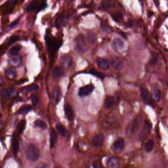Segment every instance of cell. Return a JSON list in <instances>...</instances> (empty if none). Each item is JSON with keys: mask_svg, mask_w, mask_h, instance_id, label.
<instances>
[{"mask_svg": "<svg viewBox=\"0 0 168 168\" xmlns=\"http://www.w3.org/2000/svg\"><path fill=\"white\" fill-rule=\"evenodd\" d=\"M65 74L64 68L61 67H56L53 71V76L54 78H61Z\"/></svg>", "mask_w": 168, "mask_h": 168, "instance_id": "ac0fdd59", "label": "cell"}, {"mask_svg": "<svg viewBox=\"0 0 168 168\" xmlns=\"http://www.w3.org/2000/svg\"><path fill=\"white\" fill-rule=\"evenodd\" d=\"M88 38L92 44H94L95 42V36L94 34L93 33V35H92V33H90V35L89 36Z\"/></svg>", "mask_w": 168, "mask_h": 168, "instance_id": "b9f144b4", "label": "cell"}, {"mask_svg": "<svg viewBox=\"0 0 168 168\" xmlns=\"http://www.w3.org/2000/svg\"><path fill=\"white\" fill-rule=\"evenodd\" d=\"M90 73L101 79H103L105 77L104 74L101 73L100 72H99L96 69H93V68H92L90 71Z\"/></svg>", "mask_w": 168, "mask_h": 168, "instance_id": "e575fe53", "label": "cell"}, {"mask_svg": "<svg viewBox=\"0 0 168 168\" xmlns=\"http://www.w3.org/2000/svg\"><path fill=\"white\" fill-rule=\"evenodd\" d=\"M157 62H158V57L154 56V57H152L151 59L150 60L149 64L151 67H154L156 64Z\"/></svg>", "mask_w": 168, "mask_h": 168, "instance_id": "8d00e7d4", "label": "cell"}, {"mask_svg": "<svg viewBox=\"0 0 168 168\" xmlns=\"http://www.w3.org/2000/svg\"><path fill=\"white\" fill-rule=\"evenodd\" d=\"M152 93L154 97L157 101H160L161 98V94L160 90L157 87H154L152 89Z\"/></svg>", "mask_w": 168, "mask_h": 168, "instance_id": "f546056e", "label": "cell"}, {"mask_svg": "<svg viewBox=\"0 0 168 168\" xmlns=\"http://www.w3.org/2000/svg\"><path fill=\"white\" fill-rule=\"evenodd\" d=\"M59 61V63L66 68H70L73 64V60L71 56H63L61 57Z\"/></svg>", "mask_w": 168, "mask_h": 168, "instance_id": "8fae6325", "label": "cell"}, {"mask_svg": "<svg viewBox=\"0 0 168 168\" xmlns=\"http://www.w3.org/2000/svg\"><path fill=\"white\" fill-rule=\"evenodd\" d=\"M39 86L36 84H31L30 85L27 86L26 87L23 88V90H26L28 92H33V91H35L39 89Z\"/></svg>", "mask_w": 168, "mask_h": 168, "instance_id": "d6a6232c", "label": "cell"}, {"mask_svg": "<svg viewBox=\"0 0 168 168\" xmlns=\"http://www.w3.org/2000/svg\"><path fill=\"white\" fill-rule=\"evenodd\" d=\"M154 147V143L152 140H149L145 144V148L147 152H151Z\"/></svg>", "mask_w": 168, "mask_h": 168, "instance_id": "f1b7e54d", "label": "cell"}, {"mask_svg": "<svg viewBox=\"0 0 168 168\" xmlns=\"http://www.w3.org/2000/svg\"><path fill=\"white\" fill-rule=\"evenodd\" d=\"M111 64L113 68L117 71H121L124 67V63L121 59L118 57H113L111 58Z\"/></svg>", "mask_w": 168, "mask_h": 168, "instance_id": "ba28073f", "label": "cell"}, {"mask_svg": "<svg viewBox=\"0 0 168 168\" xmlns=\"http://www.w3.org/2000/svg\"><path fill=\"white\" fill-rule=\"evenodd\" d=\"M39 2L37 0H34L32 1L31 3L29 4V5L26 8V11L27 13H31L33 10H37V9L39 8L40 5H39ZM41 4V3H40Z\"/></svg>", "mask_w": 168, "mask_h": 168, "instance_id": "7402d4cb", "label": "cell"}, {"mask_svg": "<svg viewBox=\"0 0 168 168\" xmlns=\"http://www.w3.org/2000/svg\"><path fill=\"white\" fill-rule=\"evenodd\" d=\"M115 98L112 97H108L105 101V106L107 109H111L115 104Z\"/></svg>", "mask_w": 168, "mask_h": 168, "instance_id": "d4e9b609", "label": "cell"}, {"mask_svg": "<svg viewBox=\"0 0 168 168\" xmlns=\"http://www.w3.org/2000/svg\"><path fill=\"white\" fill-rule=\"evenodd\" d=\"M31 110H32V107L31 105H24L19 110V114H21V115H24V114L27 113L28 112H29Z\"/></svg>", "mask_w": 168, "mask_h": 168, "instance_id": "4dcf8cb0", "label": "cell"}, {"mask_svg": "<svg viewBox=\"0 0 168 168\" xmlns=\"http://www.w3.org/2000/svg\"><path fill=\"white\" fill-rule=\"evenodd\" d=\"M75 49L77 52L81 54L85 53L88 50V45L84 35L80 34L76 38Z\"/></svg>", "mask_w": 168, "mask_h": 168, "instance_id": "7a4b0ae2", "label": "cell"}, {"mask_svg": "<svg viewBox=\"0 0 168 168\" xmlns=\"http://www.w3.org/2000/svg\"><path fill=\"white\" fill-rule=\"evenodd\" d=\"M14 57H12L11 59V63L14 64H18L19 62H20V58L17 57L16 55L15 56H13Z\"/></svg>", "mask_w": 168, "mask_h": 168, "instance_id": "f35d334b", "label": "cell"}, {"mask_svg": "<svg viewBox=\"0 0 168 168\" xmlns=\"http://www.w3.org/2000/svg\"><path fill=\"white\" fill-rule=\"evenodd\" d=\"M112 17L115 20L118 21V20H120L122 18V16L121 14L119 13H116L113 14Z\"/></svg>", "mask_w": 168, "mask_h": 168, "instance_id": "ab89813d", "label": "cell"}, {"mask_svg": "<svg viewBox=\"0 0 168 168\" xmlns=\"http://www.w3.org/2000/svg\"><path fill=\"white\" fill-rule=\"evenodd\" d=\"M19 40V37L18 36H13L12 37L10 38L8 41V44L9 46L13 44H14L16 41H18Z\"/></svg>", "mask_w": 168, "mask_h": 168, "instance_id": "d590c367", "label": "cell"}, {"mask_svg": "<svg viewBox=\"0 0 168 168\" xmlns=\"http://www.w3.org/2000/svg\"><path fill=\"white\" fill-rule=\"evenodd\" d=\"M104 137L101 134H98L94 137L92 141V144L95 148H100L103 145Z\"/></svg>", "mask_w": 168, "mask_h": 168, "instance_id": "4fadbf2b", "label": "cell"}, {"mask_svg": "<svg viewBox=\"0 0 168 168\" xmlns=\"http://www.w3.org/2000/svg\"><path fill=\"white\" fill-rule=\"evenodd\" d=\"M15 90L13 88H8L3 90L1 92L2 97L5 98H10L15 94Z\"/></svg>", "mask_w": 168, "mask_h": 168, "instance_id": "ffe728a7", "label": "cell"}, {"mask_svg": "<svg viewBox=\"0 0 168 168\" xmlns=\"http://www.w3.org/2000/svg\"><path fill=\"white\" fill-rule=\"evenodd\" d=\"M68 21V18L66 15H60L56 18L55 25L57 28H60L61 27L66 26Z\"/></svg>", "mask_w": 168, "mask_h": 168, "instance_id": "5bb4252c", "label": "cell"}, {"mask_svg": "<svg viewBox=\"0 0 168 168\" xmlns=\"http://www.w3.org/2000/svg\"><path fill=\"white\" fill-rule=\"evenodd\" d=\"M143 122V118L139 116L132 120L129 123L126 129V134L127 137H133L137 132L139 130Z\"/></svg>", "mask_w": 168, "mask_h": 168, "instance_id": "6da1fadb", "label": "cell"}, {"mask_svg": "<svg viewBox=\"0 0 168 168\" xmlns=\"http://www.w3.org/2000/svg\"><path fill=\"white\" fill-rule=\"evenodd\" d=\"M45 40L48 48L52 53L56 51L60 47L61 45L60 41L56 40V38L49 37L48 36L45 37Z\"/></svg>", "mask_w": 168, "mask_h": 168, "instance_id": "5b68a950", "label": "cell"}, {"mask_svg": "<svg viewBox=\"0 0 168 168\" xmlns=\"http://www.w3.org/2000/svg\"><path fill=\"white\" fill-rule=\"evenodd\" d=\"M36 168H47V166L45 163L41 162V163H39V164L37 165Z\"/></svg>", "mask_w": 168, "mask_h": 168, "instance_id": "7bdbcfd3", "label": "cell"}, {"mask_svg": "<svg viewBox=\"0 0 168 168\" xmlns=\"http://www.w3.org/2000/svg\"><path fill=\"white\" fill-rule=\"evenodd\" d=\"M21 46H19V45L14 46L10 50L9 54L12 55V56L17 55L18 54V52L21 50Z\"/></svg>", "mask_w": 168, "mask_h": 168, "instance_id": "836d02e7", "label": "cell"}, {"mask_svg": "<svg viewBox=\"0 0 168 168\" xmlns=\"http://www.w3.org/2000/svg\"><path fill=\"white\" fill-rule=\"evenodd\" d=\"M141 94L142 98L146 103L152 107H154V103L153 101L152 95L146 88H142Z\"/></svg>", "mask_w": 168, "mask_h": 168, "instance_id": "8992f818", "label": "cell"}, {"mask_svg": "<svg viewBox=\"0 0 168 168\" xmlns=\"http://www.w3.org/2000/svg\"><path fill=\"white\" fill-rule=\"evenodd\" d=\"M6 76L10 79H14L16 78V71L14 67L8 68L5 72Z\"/></svg>", "mask_w": 168, "mask_h": 168, "instance_id": "cb8c5ba5", "label": "cell"}, {"mask_svg": "<svg viewBox=\"0 0 168 168\" xmlns=\"http://www.w3.org/2000/svg\"><path fill=\"white\" fill-rule=\"evenodd\" d=\"M53 95L56 104H58L62 97V92L61 89L58 86L54 87L53 90Z\"/></svg>", "mask_w": 168, "mask_h": 168, "instance_id": "2e32d148", "label": "cell"}, {"mask_svg": "<svg viewBox=\"0 0 168 168\" xmlns=\"http://www.w3.org/2000/svg\"><path fill=\"white\" fill-rule=\"evenodd\" d=\"M96 63L99 68L103 71H107L110 68L109 62L105 59L101 58L98 59L96 60Z\"/></svg>", "mask_w": 168, "mask_h": 168, "instance_id": "9a60e30c", "label": "cell"}, {"mask_svg": "<svg viewBox=\"0 0 168 168\" xmlns=\"http://www.w3.org/2000/svg\"><path fill=\"white\" fill-rule=\"evenodd\" d=\"M65 111L68 120L70 121L74 119V114H73L72 108L71 107L70 104H66L65 107Z\"/></svg>", "mask_w": 168, "mask_h": 168, "instance_id": "603a6c76", "label": "cell"}, {"mask_svg": "<svg viewBox=\"0 0 168 168\" xmlns=\"http://www.w3.org/2000/svg\"><path fill=\"white\" fill-rule=\"evenodd\" d=\"M28 159L32 162H36L40 158V153L39 148L33 144L28 146L26 151Z\"/></svg>", "mask_w": 168, "mask_h": 168, "instance_id": "3957f363", "label": "cell"}, {"mask_svg": "<svg viewBox=\"0 0 168 168\" xmlns=\"http://www.w3.org/2000/svg\"><path fill=\"white\" fill-rule=\"evenodd\" d=\"M26 125V121L25 120H21L18 124L17 131L18 134H20L25 129Z\"/></svg>", "mask_w": 168, "mask_h": 168, "instance_id": "83f0119b", "label": "cell"}, {"mask_svg": "<svg viewBox=\"0 0 168 168\" xmlns=\"http://www.w3.org/2000/svg\"><path fill=\"white\" fill-rule=\"evenodd\" d=\"M119 165L118 159L115 157H111L108 159L107 165L109 168H117Z\"/></svg>", "mask_w": 168, "mask_h": 168, "instance_id": "44dd1931", "label": "cell"}, {"mask_svg": "<svg viewBox=\"0 0 168 168\" xmlns=\"http://www.w3.org/2000/svg\"><path fill=\"white\" fill-rule=\"evenodd\" d=\"M19 149V142L18 139L14 137L12 142V151L14 155H16Z\"/></svg>", "mask_w": 168, "mask_h": 168, "instance_id": "484cf974", "label": "cell"}, {"mask_svg": "<svg viewBox=\"0 0 168 168\" xmlns=\"http://www.w3.org/2000/svg\"><path fill=\"white\" fill-rule=\"evenodd\" d=\"M58 139V134L53 129H51L50 135V148H53L55 147Z\"/></svg>", "mask_w": 168, "mask_h": 168, "instance_id": "d6986e66", "label": "cell"}, {"mask_svg": "<svg viewBox=\"0 0 168 168\" xmlns=\"http://www.w3.org/2000/svg\"><path fill=\"white\" fill-rule=\"evenodd\" d=\"M32 102L34 105H37L40 102V99L36 95H33L31 97Z\"/></svg>", "mask_w": 168, "mask_h": 168, "instance_id": "74e56055", "label": "cell"}, {"mask_svg": "<svg viewBox=\"0 0 168 168\" xmlns=\"http://www.w3.org/2000/svg\"><path fill=\"white\" fill-rule=\"evenodd\" d=\"M18 0H9L7 3L4 5L3 13L4 15H10L13 13L15 9Z\"/></svg>", "mask_w": 168, "mask_h": 168, "instance_id": "52a82bcc", "label": "cell"}, {"mask_svg": "<svg viewBox=\"0 0 168 168\" xmlns=\"http://www.w3.org/2000/svg\"><path fill=\"white\" fill-rule=\"evenodd\" d=\"M151 128H152V124H151V122L148 120H146L145 125L139 136V140L140 142L143 141L147 138V136L150 132Z\"/></svg>", "mask_w": 168, "mask_h": 168, "instance_id": "277c9868", "label": "cell"}, {"mask_svg": "<svg viewBox=\"0 0 168 168\" xmlns=\"http://www.w3.org/2000/svg\"><path fill=\"white\" fill-rule=\"evenodd\" d=\"M115 124V118L113 116H110L104 121L103 127L106 130H109L112 128Z\"/></svg>", "mask_w": 168, "mask_h": 168, "instance_id": "e0dca14e", "label": "cell"}, {"mask_svg": "<svg viewBox=\"0 0 168 168\" xmlns=\"http://www.w3.org/2000/svg\"><path fill=\"white\" fill-rule=\"evenodd\" d=\"M19 21V19H18V20L14 21V22L12 23L9 26L8 29H10H10H13L14 28H15V27L18 26V24Z\"/></svg>", "mask_w": 168, "mask_h": 168, "instance_id": "60d3db41", "label": "cell"}, {"mask_svg": "<svg viewBox=\"0 0 168 168\" xmlns=\"http://www.w3.org/2000/svg\"><path fill=\"white\" fill-rule=\"evenodd\" d=\"M112 49L115 51H120L123 49L124 43L123 41L119 38H116L112 41L111 44Z\"/></svg>", "mask_w": 168, "mask_h": 168, "instance_id": "7c38bea8", "label": "cell"}, {"mask_svg": "<svg viewBox=\"0 0 168 168\" xmlns=\"http://www.w3.org/2000/svg\"><path fill=\"white\" fill-rule=\"evenodd\" d=\"M124 140L123 139L118 138L115 141L112 145V148L114 151L116 153H120L122 152L124 147Z\"/></svg>", "mask_w": 168, "mask_h": 168, "instance_id": "9c48e42d", "label": "cell"}, {"mask_svg": "<svg viewBox=\"0 0 168 168\" xmlns=\"http://www.w3.org/2000/svg\"><path fill=\"white\" fill-rule=\"evenodd\" d=\"M35 124L36 127L40 128L43 130H45L47 128V125L46 123L41 120H36Z\"/></svg>", "mask_w": 168, "mask_h": 168, "instance_id": "1f68e13d", "label": "cell"}, {"mask_svg": "<svg viewBox=\"0 0 168 168\" xmlns=\"http://www.w3.org/2000/svg\"><path fill=\"white\" fill-rule=\"evenodd\" d=\"M56 129L58 131L59 133L61 134L62 136L64 137H67L68 136V132L63 126L61 125H57L56 127Z\"/></svg>", "mask_w": 168, "mask_h": 168, "instance_id": "4316f807", "label": "cell"}, {"mask_svg": "<svg viewBox=\"0 0 168 168\" xmlns=\"http://www.w3.org/2000/svg\"><path fill=\"white\" fill-rule=\"evenodd\" d=\"M94 89V86L91 84L81 87L79 90V96L83 97L89 95L93 91Z\"/></svg>", "mask_w": 168, "mask_h": 168, "instance_id": "30bf717a", "label": "cell"}]
</instances>
